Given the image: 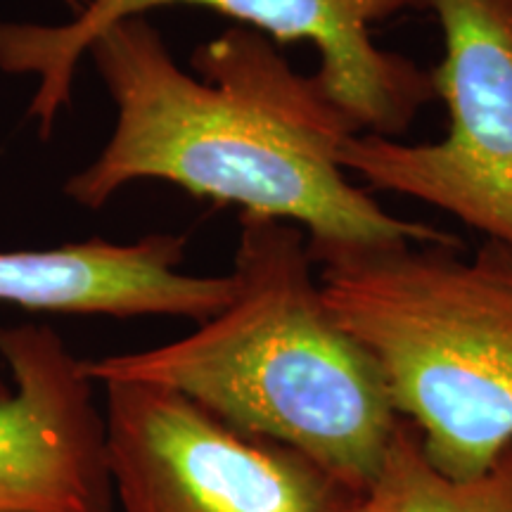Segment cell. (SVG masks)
Instances as JSON below:
<instances>
[{
    "label": "cell",
    "mask_w": 512,
    "mask_h": 512,
    "mask_svg": "<svg viewBox=\"0 0 512 512\" xmlns=\"http://www.w3.org/2000/svg\"><path fill=\"white\" fill-rule=\"evenodd\" d=\"M114 102L112 136L64 195L102 209L126 185L164 181L195 197L302 228L311 252L451 242L392 214L351 181L339 150L358 133L313 74L271 38L230 27L181 67L147 17L117 22L86 53Z\"/></svg>",
    "instance_id": "1"
},
{
    "label": "cell",
    "mask_w": 512,
    "mask_h": 512,
    "mask_svg": "<svg viewBox=\"0 0 512 512\" xmlns=\"http://www.w3.org/2000/svg\"><path fill=\"white\" fill-rule=\"evenodd\" d=\"M230 275L226 309L174 342L83 358L88 380L176 389L228 425L304 453L361 496L401 418L373 356L325 302L309 238L242 214Z\"/></svg>",
    "instance_id": "2"
},
{
    "label": "cell",
    "mask_w": 512,
    "mask_h": 512,
    "mask_svg": "<svg viewBox=\"0 0 512 512\" xmlns=\"http://www.w3.org/2000/svg\"><path fill=\"white\" fill-rule=\"evenodd\" d=\"M311 256L430 463L456 479L484 472L512 441V249L456 238Z\"/></svg>",
    "instance_id": "3"
},
{
    "label": "cell",
    "mask_w": 512,
    "mask_h": 512,
    "mask_svg": "<svg viewBox=\"0 0 512 512\" xmlns=\"http://www.w3.org/2000/svg\"><path fill=\"white\" fill-rule=\"evenodd\" d=\"M169 5L219 12L238 27L278 43L306 41L318 53L313 72L358 133L399 138L437 100L432 69L377 46L375 24L427 0H88L67 22H0V72L34 79L29 119L41 138L55 133L69 110L88 48L117 22Z\"/></svg>",
    "instance_id": "4"
},
{
    "label": "cell",
    "mask_w": 512,
    "mask_h": 512,
    "mask_svg": "<svg viewBox=\"0 0 512 512\" xmlns=\"http://www.w3.org/2000/svg\"><path fill=\"white\" fill-rule=\"evenodd\" d=\"M427 10L444 36L432 81L446 136L354 133L339 162L368 188L430 204L512 249V0H427Z\"/></svg>",
    "instance_id": "5"
},
{
    "label": "cell",
    "mask_w": 512,
    "mask_h": 512,
    "mask_svg": "<svg viewBox=\"0 0 512 512\" xmlns=\"http://www.w3.org/2000/svg\"><path fill=\"white\" fill-rule=\"evenodd\" d=\"M105 387V463L119 512H351L358 494L294 448L228 425L176 389Z\"/></svg>",
    "instance_id": "6"
},
{
    "label": "cell",
    "mask_w": 512,
    "mask_h": 512,
    "mask_svg": "<svg viewBox=\"0 0 512 512\" xmlns=\"http://www.w3.org/2000/svg\"><path fill=\"white\" fill-rule=\"evenodd\" d=\"M0 512H119L83 358L48 325L0 328Z\"/></svg>",
    "instance_id": "7"
},
{
    "label": "cell",
    "mask_w": 512,
    "mask_h": 512,
    "mask_svg": "<svg viewBox=\"0 0 512 512\" xmlns=\"http://www.w3.org/2000/svg\"><path fill=\"white\" fill-rule=\"evenodd\" d=\"M183 235L88 238L53 249H0V302L83 316H171L195 323L226 309L233 275L183 273Z\"/></svg>",
    "instance_id": "8"
},
{
    "label": "cell",
    "mask_w": 512,
    "mask_h": 512,
    "mask_svg": "<svg viewBox=\"0 0 512 512\" xmlns=\"http://www.w3.org/2000/svg\"><path fill=\"white\" fill-rule=\"evenodd\" d=\"M351 512H512V441L484 472L456 479L430 463L418 430L401 418L375 482Z\"/></svg>",
    "instance_id": "9"
},
{
    "label": "cell",
    "mask_w": 512,
    "mask_h": 512,
    "mask_svg": "<svg viewBox=\"0 0 512 512\" xmlns=\"http://www.w3.org/2000/svg\"><path fill=\"white\" fill-rule=\"evenodd\" d=\"M60 3H64V5H67V8H69V10H72V12H74V15H76V12H79V10L83 8V5H86V3H88V0H60Z\"/></svg>",
    "instance_id": "10"
}]
</instances>
